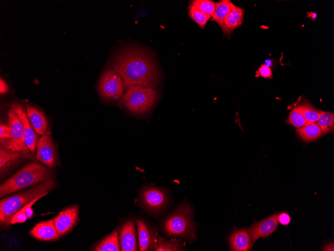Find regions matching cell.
<instances>
[{"instance_id":"5bb4252c","label":"cell","mask_w":334,"mask_h":251,"mask_svg":"<svg viewBox=\"0 0 334 251\" xmlns=\"http://www.w3.org/2000/svg\"><path fill=\"white\" fill-rule=\"evenodd\" d=\"M120 250L136 251L137 240L136 228L132 219L125 221L119 229Z\"/></svg>"},{"instance_id":"5b68a950","label":"cell","mask_w":334,"mask_h":251,"mask_svg":"<svg viewBox=\"0 0 334 251\" xmlns=\"http://www.w3.org/2000/svg\"><path fill=\"white\" fill-rule=\"evenodd\" d=\"M158 92L152 87L131 86L126 89L120 104L130 113L142 115L150 111L158 98Z\"/></svg>"},{"instance_id":"9c48e42d","label":"cell","mask_w":334,"mask_h":251,"mask_svg":"<svg viewBox=\"0 0 334 251\" xmlns=\"http://www.w3.org/2000/svg\"><path fill=\"white\" fill-rule=\"evenodd\" d=\"M36 159L45 166L54 168L58 163V156L54 141L49 135L42 136L36 146Z\"/></svg>"},{"instance_id":"7a4b0ae2","label":"cell","mask_w":334,"mask_h":251,"mask_svg":"<svg viewBox=\"0 0 334 251\" xmlns=\"http://www.w3.org/2000/svg\"><path fill=\"white\" fill-rule=\"evenodd\" d=\"M53 175L52 168L37 161L29 162L0 184V197L52 179Z\"/></svg>"},{"instance_id":"7402d4cb","label":"cell","mask_w":334,"mask_h":251,"mask_svg":"<svg viewBox=\"0 0 334 251\" xmlns=\"http://www.w3.org/2000/svg\"><path fill=\"white\" fill-rule=\"evenodd\" d=\"M296 132L301 139L305 142L314 141L322 135L320 127L316 122L306 124L298 128Z\"/></svg>"},{"instance_id":"6da1fadb","label":"cell","mask_w":334,"mask_h":251,"mask_svg":"<svg viewBox=\"0 0 334 251\" xmlns=\"http://www.w3.org/2000/svg\"><path fill=\"white\" fill-rule=\"evenodd\" d=\"M112 68L121 78L126 89L134 86L155 88L160 81L154 58L138 46H128L120 50L113 58Z\"/></svg>"},{"instance_id":"30bf717a","label":"cell","mask_w":334,"mask_h":251,"mask_svg":"<svg viewBox=\"0 0 334 251\" xmlns=\"http://www.w3.org/2000/svg\"><path fill=\"white\" fill-rule=\"evenodd\" d=\"M10 107L18 115L22 124L26 146L30 152L34 153L36 150L37 143L40 138L28 119L26 110L18 103H12Z\"/></svg>"},{"instance_id":"4fadbf2b","label":"cell","mask_w":334,"mask_h":251,"mask_svg":"<svg viewBox=\"0 0 334 251\" xmlns=\"http://www.w3.org/2000/svg\"><path fill=\"white\" fill-rule=\"evenodd\" d=\"M278 214H274L254 223L248 228L252 243L258 238L266 237L275 231L278 223Z\"/></svg>"},{"instance_id":"f546056e","label":"cell","mask_w":334,"mask_h":251,"mask_svg":"<svg viewBox=\"0 0 334 251\" xmlns=\"http://www.w3.org/2000/svg\"><path fill=\"white\" fill-rule=\"evenodd\" d=\"M10 138V130L9 125L1 124L0 125V140L9 139Z\"/></svg>"},{"instance_id":"603a6c76","label":"cell","mask_w":334,"mask_h":251,"mask_svg":"<svg viewBox=\"0 0 334 251\" xmlns=\"http://www.w3.org/2000/svg\"><path fill=\"white\" fill-rule=\"evenodd\" d=\"M316 122L322 131V134H327L334 131V114L333 113L322 111Z\"/></svg>"},{"instance_id":"52a82bcc","label":"cell","mask_w":334,"mask_h":251,"mask_svg":"<svg viewBox=\"0 0 334 251\" xmlns=\"http://www.w3.org/2000/svg\"><path fill=\"white\" fill-rule=\"evenodd\" d=\"M140 203L144 208L152 213H158L164 210L168 202L166 193L159 188L148 186L141 191Z\"/></svg>"},{"instance_id":"d4e9b609","label":"cell","mask_w":334,"mask_h":251,"mask_svg":"<svg viewBox=\"0 0 334 251\" xmlns=\"http://www.w3.org/2000/svg\"><path fill=\"white\" fill-rule=\"evenodd\" d=\"M183 243L176 239H166L162 237H159L158 240V245L156 250H182Z\"/></svg>"},{"instance_id":"2e32d148","label":"cell","mask_w":334,"mask_h":251,"mask_svg":"<svg viewBox=\"0 0 334 251\" xmlns=\"http://www.w3.org/2000/svg\"><path fill=\"white\" fill-rule=\"evenodd\" d=\"M30 234L43 241H54L60 237L53 219L38 222L31 229Z\"/></svg>"},{"instance_id":"f1b7e54d","label":"cell","mask_w":334,"mask_h":251,"mask_svg":"<svg viewBox=\"0 0 334 251\" xmlns=\"http://www.w3.org/2000/svg\"><path fill=\"white\" fill-rule=\"evenodd\" d=\"M255 76L256 77H262L265 79L272 78V70L265 64H262L258 68V71L256 72Z\"/></svg>"},{"instance_id":"d6986e66","label":"cell","mask_w":334,"mask_h":251,"mask_svg":"<svg viewBox=\"0 0 334 251\" xmlns=\"http://www.w3.org/2000/svg\"><path fill=\"white\" fill-rule=\"evenodd\" d=\"M30 153L21 151H14L2 147L0 149V174H4L7 169L18 161L20 158L31 157Z\"/></svg>"},{"instance_id":"7c38bea8","label":"cell","mask_w":334,"mask_h":251,"mask_svg":"<svg viewBox=\"0 0 334 251\" xmlns=\"http://www.w3.org/2000/svg\"><path fill=\"white\" fill-rule=\"evenodd\" d=\"M140 250H156L158 238L154 231L142 219L136 218Z\"/></svg>"},{"instance_id":"1f68e13d","label":"cell","mask_w":334,"mask_h":251,"mask_svg":"<svg viewBox=\"0 0 334 251\" xmlns=\"http://www.w3.org/2000/svg\"><path fill=\"white\" fill-rule=\"evenodd\" d=\"M8 91V86L5 81L0 78V93L4 94Z\"/></svg>"},{"instance_id":"8992f818","label":"cell","mask_w":334,"mask_h":251,"mask_svg":"<svg viewBox=\"0 0 334 251\" xmlns=\"http://www.w3.org/2000/svg\"><path fill=\"white\" fill-rule=\"evenodd\" d=\"M101 97L108 101L120 100L124 94V85L120 76L112 67L105 70L98 85Z\"/></svg>"},{"instance_id":"4dcf8cb0","label":"cell","mask_w":334,"mask_h":251,"mask_svg":"<svg viewBox=\"0 0 334 251\" xmlns=\"http://www.w3.org/2000/svg\"><path fill=\"white\" fill-rule=\"evenodd\" d=\"M290 217L286 213L283 212L278 214V220L281 224L284 225H288L290 221Z\"/></svg>"},{"instance_id":"4316f807","label":"cell","mask_w":334,"mask_h":251,"mask_svg":"<svg viewBox=\"0 0 334 251\" xmlns=\"http://www.w3.org/2000/svg\"><path fill=\"white\" fill-rule=\"evenodd\" d=\"M189 16L202 29H204L208 21L211 18L210 16L202 12L192 5L190 6Z\"/></svg>"},{"instance_id":"8fae6325","label":"cell","mask_w":334,"mask_h":251,"mask_svg":"<svg viewBox=\"0 0 334 251\" xmlns=\"http://www.w3.org/2000/svg\"><path fill=\"white\" fill-rule=\"evenodd\" d=\"M79 212L80 207L76 204L62 211L53 218L60 237L72 229L78 220Z\"/></svg>"},{"instance_id":"cb8c5ba5","label":"cell","mask_w":334,"mask_h":251,"mask_svg":"<svg viewBox=\"0 0 334 251\" xmlns=\"http://www.w3.org/2000/svg\"><path fill=\"white\" fill-rule=\"evenodd\" d=\"M306 124L314 123L318 119L322 110L316 108L310 102L305 101L300 105Z\"/></svg>"},{"instance_id":"e0dca14e","label":"cell","mask_w":334,"mask_h":251,"mask_svg":"<svg viewBox=\"0 0 334 251\" xmlns=\"http://www.w3.org/2000/svg\"><path fill=\"white\" fill-rule=\"evenodd\" d=\"M229 244L232 250L246 251L252 248V243L248 230L239 229L230 234Z\"/></svg>"},{"instance_id":"d6a6232c","label":"cell","mask_w":334,"mask_h":251,"mask_svg":"<svg viewBox=\"0 0 334 251\" xmlns=\"http://www.w3.org/2000/svg\"><path fill=\"white\" fill-rule=\"evenodd\" d=\"M323 250H334V243H330L326 245L323 249Z\"/></svg>"},{"instance_id":"ffe728a7","label":"cell","mask_w":334,"mask_h":251,"mask_svg":"<svg viewBox=\"0 0 334 251\" xmlns=\"http://www.w3.org/2000/svg\"><path fill=\"white\" fill-rule=\"evenodd\" d=\"M95 251H119L120 250L118 234L116 229L104 237L94 246Z\"/></svg>"},{"instance_id":"44dd1931","label":"cell","mask_w":334,"mask_h":251,"mask_svg":"<svg viewBox=\"0 0 334 251\" xmlns=\"http://www.w3.org/2000/svg\"><path fill=\"white\" fill-rule=\"evenodd\" d=\"M234 5L230 0H222L216 3V10L210 21L217 23L222 30L224 20Z\"/></svg>"},{"instance_id":"ac0fdd59","label":"cell","mask_w":334,"mask_h":251,"mask_svg":"<svg viewBox=\"0 0 334 251\" xmlns=\"http://www.w3.org/2000/svg\"><path fill=\"white\" fill-rule=\"evenodd\" d=\"M244 10L234 6L230 10L224 20V34H230L233 30L241 26L243 22Z\"/></svg>"},{"instance_id":"484cf974","label":"cell","mask_w":334,"mask_h":251,"mask_svg":"<svg viewBox=\"0 0 334 251\" xmlns=\"http://www.w3.org/2000/svg\"><path fill=\"white\" fill-rule=\"evenodd\" d=\"M286 122L296 128L301 127L306 124L300 105L292 109Z\"/></svg>"},{"instance_id":"9a60e30c","label":"cell","mask_w":334,"mask_h":251,"mask_svg":"<svg viewBox=\"0 0 334 251\" xmlns=\"http://www.w3.org/2000/svg\"><path fill=\"white\" fill-rule=\"evenodd\" d=\"M26 112L28 119L36 132L39 135H51L48 120L44 114L36 108L27 105Z\"/></svg>"},{"instance_id":"ba28073f","label":"cell","mask_w":334,"mask_h":251,"mask_svg":"<svg viewBox=\"0 0 334 251\" xmlns=\"http://www.w3.org/2000/svg\"><path fill=\"white\" fill-rule=\"evenodd\" d=\"M8 115L10 138L4 145V148L14 151L30 153L24 144L23 126L18 115L12 109L8 111Z\"/></svg>"},{"instance_id":"3957f363","label":"cell","mask_w":334,"mask_h":251,"mask_svg":"<svg viewBox=\"0 0 334 251\" xmlns=\"http://www.w3.org/2000/svg\"><path fill=\"white\" fill-rule=\"evenodd\" d=\"M50 179L35 185L20 192L2 198L0 201V224L3 227L11 224L12 217L26 205L44 193L50 192L55 186Z\"/></svg>"},{"instance_id":"836d02e7","label":"cell","mask_w":334,"mask_h":251,"mask_svg":"<svg viewBox=\"0 0 334 251\" xmlns=\"http://www.w3.org/2000/svg\"><path fill=\"white\" fill-rule=\"evenodd\" d=\"M267 66L270 67V66L272 65V61L270 60H266L265 61V64Z\"/></svg>"},{"instance_id":"277c9868","label":"cell","mask_w":334,"mask_h":251,"mask_svg":"<svg viewBox=\"0 0 334 251\" xmlns=\"http://www.w3.org/2000/svg\"><path fill=\"white\" fill-rule=\"evenodd\" d=\"M164 233L169 237H180L192 241L196 238V226L190 206L184 203L162 222Z\"/></svg>"},{"instance_id":"83f0119b","label":"cell","mask_w":334,"mask_h":251,"mask_svg":"<svg viewBox=\"0 0 334 251\" xmlns=\"http://www.w3.org/2000/svg\"><path fill=\"white\" fill-rule=\"evenodd\" d=\"M191 5L204 14L212 17L216 10V3L211 0H194Z\"/></svg>"}]
</instances>
